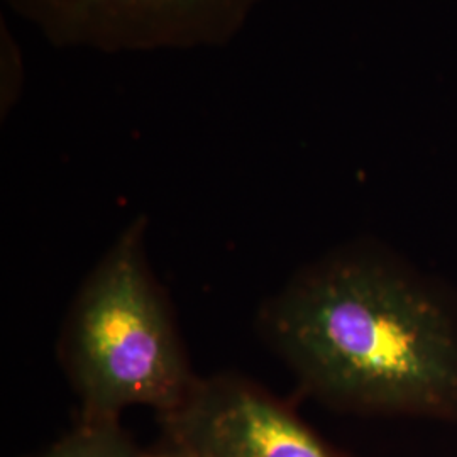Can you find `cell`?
<instances>
[{"label": "cell", "instance_id": "obj_4", "mask_svg": "<svg viewBox=\"0 0 457 457\" xmlns=\"http://www.w3.org/2000/svg\"><path fill=\"white\" fill-rule=\"evenodd\" d=\"M160 419L170 447L192 457H354L241 376L198 378L180 407Z\"/></svg>", "mask_w": 457, "mask_h": 457}, {"label": "cell", "instance_id": "obj_2", "mask_svg": "<svg viewBox=\"0 0 457 457\" xmlns=\"http://www.w3.org/2000/svg\"><path fill=\"white\" fill-rule=\"evenodd\" d=\"M145 237L139 217L92 270L68 313L60 356L82 420H119L137 405L163 417L198 381L151 273Z\"/></svg>", "mask_w": 457, "mask_h": 457}, {"label": "cell", "instance_id": "obj_1", "mask_svg": "<svg viewBox=\"0 0 457 457\" xmlns=\"http://www.w3.org/2000/svg\"><path fill=\"white\" fill-rule=\"evenodd\" d=\"M266 341L302 390L358 415L457 424V302L383 245L312 262L264 303Z\"/></svg>", "mask_w": 457, "mask_h": 457}, {"label": "cell", "instance_id": "obj_3", "mask_svg": "<svg viewBox=\"0 0 457 457\" xmlns=\"http://www.w3.org/2000/svg\"><path fill=\"white\" fill-rule=\"evenodd\" d=\"M264 0H5L51 45L102 53L220 48Z\"/></svg>", "mask_w": 457, "mask_h": 457}, {"label": "cell", "instance_id": "obj_6", "mask_svg": "<svg viewBox=\"0 0 457 457\" xmlns=\"http://www.w3.org/2000/svg\"><path fill=\"white\" fill-rule=\"evenodd\" d=\"M0 112L11 114L24 88V60L16 37L2 22L0 26Z\"/></svg>", "mask_w": 457, "mask_h": 457}, {"label": "cell", "instance_id": "obj_5", "mask_svg": "<svg viewBox=\"0 0 457 457\" xmlns=\"http://www.w3.org/2000/svg\"><path fill=\"white\" fill-rule=\"evenodd\" d=\"M34 457H146L119 420H82Z\"/></svg>", "mask_w": 457, "mask_h": 457}, {"label": "cell", "instance_id": "obj_7", "mask_svg": "<svg viewBox=\"0 0 457 457\" xmlns=\"http://www.w3.org/2000/svg\"><path fill=\"white\" fill-rule=\"evenodd\" d=\"M146 457H192L190 454H187V453H183V451H179V449H175V447H170L168 445V449L163 451V453H158V454H147Z\"/></svg>", "mask_w": 457, "mask_h": 457}]
</instances>
